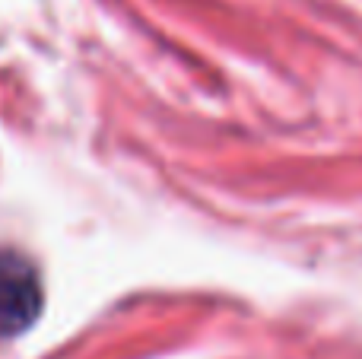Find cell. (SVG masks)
<instances>
[{
	"label": "cell",
	"mask_w": 362,
	"mask_h": 359,
	"mask_svg": "<svg viewBox=\"0 0 362 359\" xmlns=\"http://www.w3.org/2000/svg\"><path fill=\"white\" fill-rule=\"evenodd\" d=\"M42 312V283L32 261L0 252V337L25 331Z\"/></svg>",
	"instance_id": "cell-1"
}]
</instances>
